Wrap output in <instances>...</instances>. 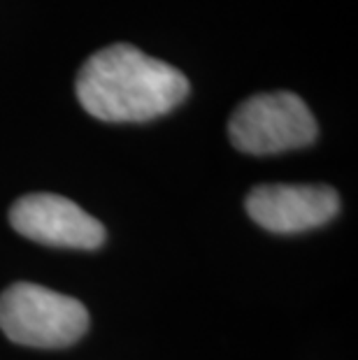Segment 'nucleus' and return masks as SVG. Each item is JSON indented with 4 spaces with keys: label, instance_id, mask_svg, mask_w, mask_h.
Here are the masks:
<instances>
[{
    "label": "nucleus",
    "instance_id": "nucleus-5",
    "mask_svg": "<svg viewBox=\"0 0 358 360\" xmlns=\"http://www.w3.org/2000/svg\"><path fill=\"white\" fill-rule=\"evenodd\" d=\"M249 217L272 233H302L319 228L338 214L340 198L317 184H265L247 195Z\"/></svg>",
    "mask_w": 358,
    "mask_h": 360
},
{
    "label": "nucleus",
    "instance_id": "nucleus-1",
    "mask_svg": "<svg viewBox=\"0 0 358 360\" xmlns=\"http://www.w3.org/2000/svg\"><path fill=\"white\" fill-rule=\"evenodd\" d=\"M75 91L91 117L110 124H142L184 103L188 79L165 60L119 42L87 58Z\"/></svg>",
    "mask_w": 358,
    "mask_h": 360
},
{
    "label": "nucleus",
    "instance_id": "nucleus-3",
    "mask_svg": "<svg viewBox=\"0 0 358 360\" xmlns=\"http://www.w3.org/2000/svg\"><path fill=\"white\" fill-rule=\"evenodd\" d=\"M317 133L309 107L300 96L288 91L251 96L228 121L233 147L254 156L307 147L317 140Z\"/></svg>",
    "mask_w": 358,
    "mask_h": 360
},
{
    "label": "nucleus",
    "instance_id": "nucleus-4",
    "mask_svg": "<svg viewBox=\"0 0 358 360\" xmlns=\"http://www.w3.org/2000/svg\"><path fill=\"white\" fill-rule=\"evenodd\" d=\"M10 224L24 237L49 247L98 249L105 228L77 202L56 193H28L10 210Z\"/></svg>",
    "mask_w": 358,
    "mask_h": 360
},
{
    "label": "nucleus",
    "instance_id": "nucleus-2",
    "mask_svg": "<svg viewBox=\"0 0 358 360\" xmlns=\"http://www.w3.org/2000/svg\"><path fill=\"white\" fill-rule=\"evenodd\" d=\"M87 328L89 311L79 300L40 283H12L0 295V330L24 347H70Z\"/></svg>",
    "mask_w": 358,
    "mask_h": 360
}]
</instances>
